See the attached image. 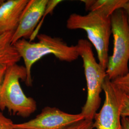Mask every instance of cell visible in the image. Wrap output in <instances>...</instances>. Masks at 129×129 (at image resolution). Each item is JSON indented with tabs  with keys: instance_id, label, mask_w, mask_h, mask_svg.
Returning <instances> with one entry per match:
<instances>
[{
	"instance_id": "obj_1",
	"label": "cell",
	"mask_w": 129,
	"mask_h": 129,
	"mask_svg": "<svg viewBox=\"0 0 129 129\" xmlns=\"http://www.w3.org/2000/svg\"><path fill=\"white\" fill-rule=\"evenodd\" d=\"M38 41L32 42L22 39L14 46L24 62L27 78L25 82L28 87L32 86L31 69L33 66L45 56L53 55L58 60L71 62L79 56L77 46H69L62 39L46 34L37 35Z\"/></svg>"
},
{
	"instance_id": "obj_2",
	"label": "cell",
	"mask_w": 129,
	"mask_h": 129,
	"mask_svg": "<svg viewBox=\"0 0 129 129\" xmlns=\"http://www.w3.org/2000/svg\"><path fill=\"white\" fill-rule=\"evenodd\" d=\"M66 26L70 30L82 29L97 51L99 63L106 70L108 62L109 41L111 33V16L100 11H91L85 15L71 14Z\"/></svg>"
},
{
	"instance_id": "obj_3",
	"label": "cell",
	"mask_w": 129,
	"mask_h": 129,
	"mask_svg": "<svg viewBox=\"0 0 129 129\" xmlns=\"http://www.w3.org/2000/svg\"><path fill=\"white\" fill-rule=\"evenodd\" d=\"M27 78L24 66L17 64L8 66L0 87V110L7 109L13 115L27 118L37 109L36 101L25 95L20 84V79Z\"/></svg>"
},
{
	"instance_id": "obj_4",
	"label": "cell",
	"mask_w": 129,
	"mask_h": 129,
	"mask_svg": "<svg viewBox=\"0 0 129 129\" xmlns=\"http://www.w3.org/2000/svg\"><path fill=\"white\" fill-rule=\"evenodd\" d=\"M79 56L82 59L87 86V97L82 108L81 114L84 119L93 120L101 105L103 81L107 76L106 70L98 63L92 51L91 43L87 40L80 39L76 45Z\"/></svg>"
},
{
	"instance_id": "obj_5",
	"label": "cell",
	"mask_w": 129,
	"mask_h": 129,
	"mask_svg": "<svg viewBox=\"0 0 129 129\" xmlns=\"http://www.w3.org/2000/svg\"><path fill=\"white\" fill-rule=\"evenodd\" d=\"M111 24L114 47L112 55L109 56L106 72L112 81L129 72V25L123 10H117L112 14Z\"/></svg>"
},
{
	"instance_id": "obj_6",
	"label": "cell",
	"mask_w": 129,
	"mask_h": 129,
	"mask_svg": "<svg viewBox=\"0 0 129 129\" xmlns=\"http://www.w3.org/2000/svg\"><path fill=\"white\" fill-rule=\"evenodd\" d=\"M102 89L105 101L102 109L94 116L93 127L96 129H121V105L122 90L106 76Z\"/></svg>"
},
{
	"instance_id": "obj_7",
	"label": "cell",
	"mask_w": 129,
	"mask_h": 129,
	"mask_svg": "<svg viewBox=\"0 0 129 129\" xmlns=\"http://www.w3.org/2000/svg\"><path fill=\"white\" fill-rule=\"evenodd\" d=\"M84 118L81 113L69 114L55 107H46L34 119L14 124L16 129H63Z\"/></svg>"
},
{
	"instance_id": "obj_8",
	"label": "cell",
	"mask_w": 129,
	"mask_h": 129,
	"mask_svg": "<svg viewBox=\"0 0 129 129\" xmlns=\"http://www.w3.org/2000/svg\"><path fill=\"white\" fill-rule=\"evenodd\" d=\"M48 3V0H28L12 36L13 45L22 39L30 40L38 23L46 13Z\"/></svg>"
},
{
	"instance_id": "obj_9",
	"label": "cell",
	"mask_w": 129,
	"mask_h": 129,
	"mask_svg": "<svg viewBox=\"0 0 129 129\" xmlns=\"http://www.w3.org/2000/svg\"><path fill=\"white\" fill-rule=\"evenodd\" d=\"M28 0H8L0 5V36L15 31Z\"/></svg>"
},
{
	"instance_id": "obj_10",
	"label": "cell",
	"mask_w": 129,
	"mask_h": 129,
	"mask_svg": "<svg viewBox=\"0 0 129 129\" xmlns=\"http://www.w3.org/2000/svg\"><path fill=\"white\" fill-rule=\"evenodd\" d=\"M13 33H7L0 36V64L9 66L17 64L21 59L11 43Z\"/></svg>"
},
{
	"instance_id": "obj_11",
	"label": "cell",
	"mask_w": 129,
	"mask_h": 129,
	"mask_svg": "<svg viewBox=\"0 0 129 129\" xmlns=\"http://www.w3.org/2000/svg\"><path fill=\"white\" fill-rule=\"evenodd\" d=\"M128 0H83L86 9L100 11L111 16L117 10L123 9Z\"/></svg>"
},
{
	"instance_id": "obj_12",
	"label": "cell",
	"mask_w": 129,
	"mask_h": 129,
	"mask_svg": "<svg viewBox=\"0 0 129 129\" xmlns=\"http://www.w3.org/2000/svg\"><path fill=\"white\" fill-rule=\"evenodd\" d=\"M122 90L120 114L121 117H129V91Z\"/></svg>"
},
{
	"instance_id": "obj_13",
	"label": "cell",
	"mask_w": 129,
	"mask_h": 129,
	"mask_svg": "<svg viewBox=\"0 0 129 129\" xmlns=\"http://www.w3.org/2000/svg\"><path fill=\"white\" fill-rule=\"evenodd\" d=\"M93 120H84L70 125L63 129H93Z\"/></svg>"
},
{
	"instance_id": "obj_14",
	"label": "cell",
	"mask_w": 129,
	"mask_h": 129,
	"mask_svg": "<svg viewBox=\"0 0 129 129\" xmlns=\"http://www.w3.org/2000/svg\"><path fill=\"white\" fill-rule=\"evenodd\" d=\"M111 81L120 89L129 91V72L124 76L116 78Z\"/></svg>"
},
{
	"instance_id": "obj_15",
	"label": "cell",
	"mask_w": 129,
	"mask_h": 129,
	"mask_svg": "<svg viewBox=\"0 0 129 129\" xmlns=\"http://www.w3.org/2000/svg\"><path fill=\"white\" fill-rule=\"evenodd\" d=\"M12 120L5 117L0 112V129H16Z\"/></svg>"
},
{
	"instance_id": "obj_16",
	"label": "cell",
	"mask_w": 129,
	"mask_h": 129,
	"mask_svg": "<svg viewBox=\"0 0 129 129\" xmlns=\"http://www.w3.org/2000/svg\"><path fill=\"white\" fill-rule=\"evenodd\" d=\"M8 66L5 64H0V87L3 82Z\"/></svg>"
},
{
	"instance_id": "obj_17",
	"label": "cell",
	"mask_w": 129,
	"mask_h": 129,
	"mask_svg": "<svg viewBox=\"0 0 129 129\" xmlns=\"http://www.w3.org/2000/svg\"><path fill=\"white\" fill-rule=\"evenodd\" d=\"M121 129H129V117L121 118Z\"/></svg>"
},
{
	"instance_id": "obj_18",
	"label": "cell",
	"mask_w": 129,
	"mask_h": 129,
	"mask_svg": "<svg viewBox=\"0 0 129 129\" xmlns=\"http://www.w3.org/2000/svg\"><path fill=\"white\" fill-rule=\"evenodd\" d=\"M124 11L127 15V22L129 25V0H128L127 3L125 4L123 8L122 9Z\"/></svg>"
}]
</instances>
